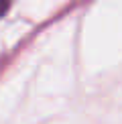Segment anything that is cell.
Here are the masks:
<instances>
[{
    "label": "cell",
    "instance_id": "cell-1",
    "mask_svg": "<svg viewBox=\"0 0 122 124\" xmlns=\"http://www.w3.org/2000/svg\"><path fill=\"white\" fill-rule=\"evenodd\" d=\"M8 8H10V0H0V16H4Z\"/></svg>",
    "mask_w": 122,
    "mask_h": 124
}]
</instances>
